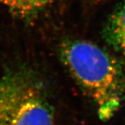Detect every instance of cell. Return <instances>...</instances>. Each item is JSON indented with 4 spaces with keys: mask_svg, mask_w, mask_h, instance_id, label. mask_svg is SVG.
<instances>
[{
    "mask_svg": "<svg viewBox=\"0 0 125 125\" xmlns=\"http://www.w3.org/2000/svg\"><path fill=\"white\" fill-rule=\"evenodd\" d=\"M53 0H0L10 13L26 22L39 17Z\"/></svg>",
    "mask_w": 125,
    "mask_h": 125,
    "instance_id": "4",
    "label": "cell"
},
{
    "mask_svg": "<svg viewBox=\"0 0 125 125\" xmlns=\"http://www.w3.org/2000/svg\"><path fill=\"white\" fill-rule=\"evenodd\" d=\"M0 125H54L45 88L28 69L10 70L0 76Z\"/></svg>",
    "mask_w": 125,
    "mask_h": 125,
    "instance_id": "2",
    "label": "cell"
},
{
    "mask_svg": "<svg viewBox=\"0 0 125 125\" xmlns=\"http://www.w3.org/2000/svg\"><path fill=\"white\" fill-rule=\"evenodd\" d=\"M103 36L110 47L125 58V0L107 19L103 29Z\"/></svg>",
    "mask_w": 125,
    "mask_h": 125,
    "instance_id": "3",
    "label": "cell"
},
{
    "mask_svg": "<svg viewBox=\"0 0 125 125\" xmlns=\"http://www.w3.org/2000/svg\"><path fill=\"white\" fill-rule=\"evenodd\" d=\"M59 53L65 67L92 101L99 119L111 118L125 102V73L118 59L83 40L63 42Z\"/></svg>",
    "mask_w": 125,
    "mask_h": 125,
    "instance_id": "1",
    "label": "cell"
}]
</instances>
